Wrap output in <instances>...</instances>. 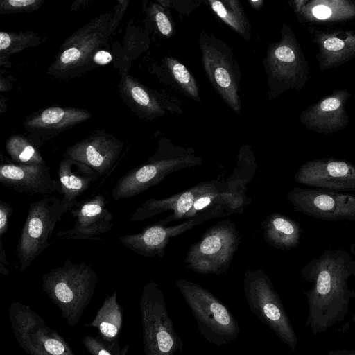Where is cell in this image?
<instances>
[{"label": "cell", "mask_w": 355, "mask_h": 355, "mask_svg": "<svg viewBox=\"0 0 355 355\" xmlns=\"http://www.w3.org/2000/svg\"><path fill=\"white\" fill-rule=\"evenodd\" d=\"M92 114L85 109L49 107L29 115L23 123L28 138L37 148L60 133L88 120Z\"/></svg>", "instance_id": "cell-12"}, {"label": "cell", "mask_w": 355, "mask_h": 355, "mask_svg": "<svg viewBox=\"0 0 355 355\" xmlns=\"http://www.w3.org/2000/svg\"><path fill=\"white\" fill-rule=\"evenodd\" d=\"M0 182L4 187L27 195L49 196L55 193L61 194L59 180L53 178L46 164L1 163Z\"/></svg>", "instance_id": "cell-17"}, {"label": "cell", "mask_w": 355, "mask_h": 355, "mask_svg": "<svg viewBox=\"0 0 355 355\" xmlns=\"http://www.w3.org/2000/svg\"><path fill=\"white\" fill-rule=\"evenodd\" d=\"M327 355H355V349H341L331 351Z\"/></svg>", "instance_id": "cell-36"}, {"label": "cell", "mask_w": 355, "mask_h": 355, "mask_svg": "<svg viewBox=\"0 0 355 355\" xmlns=\"http://www.w3.org/2000/svg\"><path fill=\"white\" fill-rule=\"evenodd\" d=\"M152 68L153 73L163 84L183 96L200 101L198 82L180 61L173 57L166 56Z\"/></svg>", "instance_id": "cell-21"}, {"label": "cell", "mask_w": 355, "mask_h": 355, "mask_svg": "<svg viewBox=\"0 0 355 355\" xmlns=\"http://www.w3.org/2000/svg\"><path fill=\"white\" fill-rule=\"evenodd\" d=\"M344 42L342 40L336 37H330L324 42V47L331 51L341 50L344 47Z\"/></svg>", "instance_id": "cell-30"}, {"label": "cell", "mask_w": 355, "mask_h": 355, "mask_svg": "<svg viewBox=\"0 0 355 355\" xmlns=\"http://www.w3.org/2000/svg\"><path fill=\"white\" fill-rule=\"evenodd\" d=\"M203 222L200 219H188L180 224L168 226L159 221L144 227L139 233L121 236L118 239L125 247L141 256L162 258L171 238Z\"/></svg>", "instance_id": "cell-18"}, {"label": "cell", "mask_w": 355, "mask_h": 355, "mask_svg": "<svg viewBox=\"0 0 355 355\" xmlns=\"http://www.w3.org/2000/svg\"><path fill=\"white\" fill-rule=\"evenodd\" d=\"M202 164L203 159L193 148L160 137L153 155L121 176L112 189V196L114 200L134 197L158 184L173 172Z\"/></svg>", "instance_id": "cell-4"}, {"label": "cell", "mask_w": 355, "mask_h": 355, "mask_svg": "<svg viewBox=\"0 0 355 355\" xmlns=\"http://www.w3.org/2000/svg\"><path fill=\"white\" fill-rule=\"evenodd\" d=\"M249 3L254 9L259 10L263 6L264 1L262 0H249Z\"/></svg>", "instance_id": "cell-37"}, {"label": "cell", "mask_w": 355, "mask_h": 355, "mask_svg": "<svg viewBox=\"0 0 355 355\" xmlns=\"http://www.w3.org/2000/svg\"><path fill=\"white\" fill-rule=\"evenodd\" d=\"M312 12L313 15L319 19H326L331 15V9L324 5L315 6L312 10Z\"/></svg>", "instance_id": "cell-33"}, {"label": "cell", "mask_w": 355, "mask_h": 355, "mask_svg": "<svg viewBox=\"0 0 355 355\" xmlns=\"http://www.w3.org/2000/svg\"><path fill=\"white\" fill-rule=\"evenodd\" d=\"M176 285L207 341L220 347L237 339L239 322L218 298L205 288L187 279L177 280Z\"/></svg>", "instance_id": "cell-5"}, {"label": "cell", "mask_w": 355, "mask_h": 355, "mask_svg": "<svg viewBox=\"0 0 355 355\" xmlns=\"http://www.w3.org/2000/svg\"><path fill=\"white\" fill-rule=\"evenodd\" d=\"M13 208L8 203L0 200V236L1 239L7 232L9 220L12 214Z\"/></svg>", "instance_id": "cell-28"}, {"label": "cell", "mask_w": 355, "mask_h": 355, "mask_svg": "<svg viewBox=\"0 0 355 355\" xmlns=\"http://www.w3.org/2000/svg\"><path fill=\"white\" fill-rule=\"evenodd\" d=\"M340 105V101L336 98H329L324 100L320 104V109L324 112L334 111L337 110Z\"/></svg>", "instance_id": "cell-32"}, {"label": "cell", "mask_w": 355, "mask_h": 355, "mask_svg": "<svg viewBox=\"0 0 355 355\" xmlns=\"http://www.w3.org/2000/svg\"><path fill=\"white\" fill-rule=\"evenodd\" d=\"M70 211L62 198L55 196H45L30 204L17 245L21 270L28 268L49 246V239L57 223Z\"/></svg>", "instance_id": "cell-7"}, {"label": "cell", "mask_w": 355, "mask_h": 355, "mask_svg": "<svg viewBox=\"0 0 355 355\" xmlns=\"http://www.w3.org/2000/svg\"><path fill=\"white\" fill-rule=\"evenodd\" d=\"M128 4V1H119L114 9L99 15L67 37L49 67L47 74L69 79L94 69L95 54L107 44Z\"/></svg>", "instance_id": "cell-3"}, {"label": "cell", "mask_w": 355, "mask_h": 355, "mask_svg": "<svg viewBox=\"0 0 355 355\" xmlns=\"http://www.w3.org/2000/svg\"><path fill=\"white\" fill-rule=\"evenodd\" d=\"M45 0H1L0 14L30 12L38 10Z\"/></svg>", "instance_id": "cell-27"}, {"label": "cell", "mask_w": 355, "mask_h": 355, "mask_svg": "<svg viewBox=\"0 0 355 355\" xmlns=\"http://www.w3.org/2000/svg\"><path fill=\"white\" fill-rule=\"evenodd\" d=\"M152 311L151 316L153 355H178L182 354L183 343L176 333L173 321L169 317L164 296L157 285L151 282L144 293Z\"/></svg>", "instance_id": "cell-16"}, {"label": "cell", "mask_w": 355, "mask_h": 355, "mask_svg": "<svg viewBox=\"0 0 355 355\" xmlns=\"http://www.w3.org/2000/svg\"><path fill=\"white\" fill-rule=\"evenodd\" d=\"M208 3L219 19L245 40H250L251 24L239 0H209Z\"/></svg>", "instance_id": "cell-23"}, {"label": "cell", "mask_w": 355, "mask_h": 355, "mask_svg": "<svg viewBox=\"0 0 355 355\" xmlns=\"http://www.w3.org/2000/svg\"><path fill=\"white\" fill-rule=\"evenodd\" d=\"M46 350L53 355H60L64 351V345L55 339H49L44 343Z\"/></svg>", "instance_id": "cell-29"}, {"label": "cell", "mask_w": 355, "mask_h": 355, "mask_svg": "<svg viewBox=\"0 0 355 355\" xmlns=\"http://www.w3.org/2000/svg\"><path fill=\"white\" fill-rule=\"evenodd\" d=\"M294 210L325 220H355V196L320 189L294 188L287 193Z\"/></svg>", "instance_id": "cell-10"}, {"label": "cell", "mask_w": 355, "mask_h": 355, "mask_svg": "<svg viewBox=\"0 0 355 355\" xmlns=\"http://www.w3.org/2000/svg\"><path fill=\"white\" fill-rule=\"evenodd\" d=\"M101 175L89 166L69 158H63L58 164V177L62 200L71 210L78 202L77 198L89 188Z\"/></svg>", "instance_id": "cell-19"}, {"label": "cell", "mask_w": 355, "mask_h": 355, "mask_svg": "<svg viewBox=\"0 0 355 355\" xmlns=\"http://www.w3.org/2000/svg\"><path fill=\"white\" fill-rule=\"evenodd\" d=\"M301 275L311 286L306 292V326L324 334L343 322L355 304V259L346 250H327L313 258Z\"/></svg>", "instance_id": "cell-1"}, {"label": "cell", "mask_w": 355, "mask_h": 355, "mask_svg": "<svg viewBox=\"0 0 355 355\" xmlns=\"http://www.w3.org/2000/svg\"><path fill=\"white\" fill-rule=\"evenodd\" d=\"M202 64L214 89L234 112L241 110L239 96L241 71L232 49L213 33L202 31L199 37Z\"/></svg>", "instance_id": "cell-6"}, {"label": "cell", "mask_w": 355, "mask_h": 355, "mask_svg": "<svg viewBox=\"0 0 355 355\" xmlns=\"http://www.w3.org/2000/svg\"><path fill=\"white\" fill-rule=\"evenodd\" d=\"M296 55L290 44L284 40L270 45L263 67L268 77V96L275 97L281 89V85L292 76L291 65L295 63Z\"/></svg>", "instance_id": "cell-20"}, {"label": "cell", "mask_w": 355, "mask_h": 355, "mask_svg": "<svg viewBox=\"0 0 355 355\" xmlns=\"http://www.w3.org/2000/svg\"><path fill=\"white\" fill-rule=\"evenodd\" d=\"M112 55L105 50L98 51L94 57V63L96 65H105L110 62Z\"/></svg>", "instance_id": "cell-31"}, {"label": "cell", "mask_w": 355, "mask_h": 355, "mask_svg": "<svg viewBox=\"0 0 355 355\" xmlns=\"http://www.w3.org/2000/svg\"><path fill=\"white\" fill-rule=\"evenodd\" d=\"M245 296L251 311L287 345L295 350L297 338L270 279L262 270L245 274Z\"/></svg>", "instance_id": "cell-8"}, {"label": "cell", "mask_w": 355, "mask_h": 355, "mask_svg": "<svg viewBox=\"0 0 355 355\" xmlns=\"http://www.w3.org/2000/svg\"><path fill=\"white\" fill-rule=\"evenodd\" d=\"M42 38L35 32H0V65L8 66L10 56L26 48L40 44Z\"/></svg>", "instance_id": "cell-24"}, {"label": "cell", "mask_w": 355, "mask_h": 355, "mask_svg": "<svg viewBox=\"0 0 355 355\" xmlns=\"http://www.w3.org/2000/svg\"><path fill=\"white\" fill-rule=\"evenodd\" d=\"M8 265H9V263L7 261L6 250L3 248L2 240L1 239V241H0V269H1V272L3 273V270H4L5 274H7L8 272L7 269L5 268V266H8Z\"/></svg>", "instance_id": "cell-35"}, {"label": "cell", "mask_w": 355, "mask_h": 355, "mask_svg": "<svg viewBox=\"0 0 355 355\" xmlns=\"http://www.w3.org/2000/svg\"><path fill=\"white\" fill-rule=\"evenodd\" d=\"M240 242L236 225L229 220L211 227L189 248L185 267L200 274L220 275L225 272Z\"/></svg>", "instance_id": "cell-9"}, {"label": "cell", "mask_w": 355, "mask_h": 355, "mask_svg": "<svg viewBox=\"0 0 355 355\" xmlns=\"http://www.w3.org/2000/svg\"><path fill=\"white\" fill-rule=\"evenodd\" d=\"M100 329L101 332L107 337H114L117 334V329L116 327L108 322H102L100 325Z\"/></svg>", "instance_id": "cell-34"}, {"label": "cell", "mask_w": 355, "mask_h": 355, "mask_svg": "<svg viewBox=\"0 0 355 355\" xmlns=\"http://www.w3.org/2000/svg\"><path fill=\"white\" fill-rule=\"evenodd\" d=\"M123 147L122 141L113 135L98 130L69 146L63 157L89 166L101 176L112 168Z\"/></svg>", "instance_id": "cell-14"}, {"label": "cell", "mask_w": 355, "mask_h": 355, "mask_svg": "<svg viewBox=\"0 0 355 355\" xmlns=\"http://www.w3.org/2000/svg\"><path fill=\"white\" fill-rule=\"evenodd\" d=\"M250 180L234 169L227 178L202 182L164 198L147 199L135 209L130 220H144L167 211L171 214L159 221L165 225L182 219L205 221L241 213L249 203L246 191Z\"/></svg>", "instance_id": "cell-2"}, {"label": "cell", "mask_w": 355, "mask_h": 355, "mask_svg": "<svg viewBox=\"0 0 355 355\" xmlns=\"http://www.w3.org/2000/svg\"><path fill=\"white\" fill-rule=\"evenodd\" d=\"M119 91L128 106L143 119L162 117L167 112L182 113V104L178 98L163 90L150 89L126 72L121 74Z\"/></svg>", "instance_id": "cell-11"}, {"label": "cell", "mask_w": 355, "mask_h": 355, "mask_svg": "<svg viewBox=\"0 0 355 355\" xmlns=\"http://www.w3.org/2000/svg\"><path fill=\"white\" fill-rule=\"evenodd\" d=\"M264 239L279 250L296 248L301 237L302 228L295 220L279 213L268 216L262 223Z\"/></svg>", "instance_id": "cell-22"}, {"label": "cell", "mask_w": 355, "mask_h": 355, "mask_svg": "<svg viewBox=\"0 0 355 355\" xmlns=\"http://www.w3.org/2000/svg\"><path fill=\"white\" fill-rule=\"evenodd\" d=\"M148 13L161 35L166 37H171L175 34V25L168 12L157 1L150 3Z\"/></svg>", "instance_id": "cell-26"}, {"label": "cell", "mask_w": 355, "mask_h": 355, "mask_svg": "<svg viewBox=\"0 0 355 355\" xmlns=\"http://www.w3.org/2000/svg\"><path fill=\"white\" fill-rule=\"evenodd\" d=\"M75 219L72 229L60 232L58 237L67 239H95L113 227V214L106 207L103 195L97 194L78 204L70 211Z\"/></svg>", "instance_id": "cell-15"}, {"label": "cell", "mask_w": 355, "mask_h": 355, "mask_svg": "<svg viewBox=\"0 0 355 355\" xmlns=\"http://www.w3.org/2000/svg\"><path fill=\"white\" fill-rule=\"evenodd\" d=\"M294 180L314 189L355 191V165L335 159L309 161L298 169Z\"/></svg>", "instance_id": "cell-13"}, {"label": "cell", "mask_w": 355, "mask_h": 355, "mask_svg": "<svg viewBox=\"0 0 355 355\" xmlns=\"http://www.w3.org/2000/svg\"><path fill=\"white\" fill-rule=\"evenodd\" d=\"M6 150L15 164L24 165L46 164L39 148L21 135H13L6 141Z\"/></svg>", "instance_id": "cell-25"}, {"label": "cell", "mask_w": 355, "mask_h": 355, "mask_svg": "<svg viewBox=\"0 0 355 355\" xmlns=\"http://www.w3.org/2000/svg\"><path fill=\"white\" fill-rule=\"evenodd\" d=\"M98 355H110L107 351L102 349L99 352Z\"/></svg>", "instance_id": "cell-38"}]
</instances>
